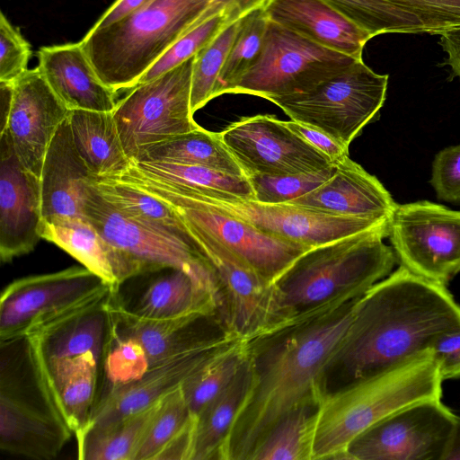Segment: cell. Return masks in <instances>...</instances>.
Masks as SVG:
<instances>
[{"instance_id": "1", "label": "cell", "mask_w": 460, "mask_h": 460, "mask_svg": "<svg viewBox=\"0 0 460 460\" xmlns=\"http://www.w3.org/2000/svg\"><path fill=\"white\" fill-rule=\"evenodd\" d=\"M361 296L344 305L300 314L280 329L248 342L252 382L227 438L223 460H250L286 414L301 405L320 402L325 367Z\"/></svg>"}, {"instance_id": "2", "label": "cell", "mask_w": 460, "mask_h": 460, "mask_svg": "<svg viewBox=\"0 0 460 460\" xmlns=\"http://www.w3.org/2000/svg\"><path fill=\"white\" fill-rule=\"evenodd\" d=\"M460 330V305L446 286L403 266L358 299L353 319L323 376V397L429 350L440 336Z\"/></svg>"}, {"instance_id": "3", "label": "cell", "mask_w": 460, "mask_h": 460, "mask_svg": "<svg viewBox=\"0 0 460 460\" xmlns=\"http://www.w3.org/2000/svg\"><path fill=\"white\" fill-rule=\"evenodd\" d=\"M270 0H153L80 43L100 79L118 92L136 86L179 39L213 15L235 5Z\"/></svg>"}, {"instance_id": "4", "label": "cell", "mask_w": 460, "mask_h": 460, "mask_svg": "<svg viewBox=\"0 0 460 460\" xmlns=\"http://www.w3.org/2000/svg\"><path fill=\"white\" fill-rule=\"evenodd\" d=\"M442 377L431 350L325 394L319 403L313 460H344L365 430L411 403L441 398Z\"/></svg>"}, {"instance_id": "5", "label": "cell", "mask_w": 460, "mask_h": 460, "mask_svg": "<svg viewBox=\"0 0 460 460\" xmlns=\"http://www.w3.org/2000/svg\"><path fill=\"white\" fill-rule=\"evenodd\" d=\"M388 234L360 232L305 251L276 282L286 309L296 317L363 295L397 261L383 241Z\"/></svg>"}, {"instance_id": "6", "label": "cell", "mask_w": 460, "mask_h": 460, "mask_svg": "<svg viewBox=\"0 0 460 460\" xmlns=\"http://www.w3.org/2000/svg\"><path fill=\"white\" fill-rule=\"evenodd\" d=\"M72 433L29 338L1 341V450L31 459L51 460Z\"/></svg>"}, {"instance_id": "7", "label": "cell", "mask_w": 460, "mask_h": 460, "mask_svg": "<svg viewBox=\"0 0 460 460\" xmlns=\"http://www.w3.org/2000/svg\"><path fill=\"white\" fill-rule=\"evenodd\" d=\"M388 75L358 59L344 70L299 94L270 97L292 120L329 135L349 149L373 121L386 98Z\"/></svg>"}, {"instance_id": "8", "label": "cell", "mask_w": 460, "mask_h": 460, "mask_svg": "<svg viewBox=\"0 0 460 460\" xmlns=\"http://www.w3.org/2000/svg\"><path fill=\"white\" fill-rule=\"evenodd\" d=\"M112 176L166 202L184 223L212 234L272 283L276 284L295 261L310 249L270 235L207 201L142 174L131 165L124 172Z\"/></svg>"}, {"instance_id": "9", "label": "cell", "mask_w": 460, "mask_h": 460, "mask_svg": "<svg viewBox=\"0 0 460 460\" xmlns=\"http://www.w3.org/2000/svg\"><path fill=\"white\" fill-rule=\"evenodd\" d=\"M196 250L213 267L221 288V319L237 338L252 341L291 323L275 283L259 274L230 248L208 232L186 224Z\"/></svg>"}, {"instance_id": "10", "label": "cell", "mask_w": 460, "mask_h": 460, "mask_svg": "<svg viewBox=\"0 0 460 460\" xmlns=\"http://www.w3.org/2000/svg\"><path fill=\"white\" fill-rule=\"evenodd\" d=\"M356 60L270 20L258 59L228 93L251 94L266 100L303 93Z\"/></svg>"}, {"instance_id": "11", "label": "cell", "mask_w": 460, "mask_h": 460, "mask_svg": "<svg viewBox=\"0 0 460 460\" xmlns=\"http://www.w3.org/2000/svg\"><path fill=\"white\" fill-rule=\"evenodd\" d=\"M194 57L129 89L112 111L126 155L136 159L147 146L199 128L190 109Z\"/></svg>"}, {"instance_id": "12", "label": "cell", "mask_w": 460, "mask_h": 460, "mask_svg": "<svg viewBox=\"0 0 460 460\" xmlns=\"http://www.w3.org/2000/svg\"><path fill=\"white\" fill-rule=\"evenodd\" d=\"M83 211L101 234L138 261L146 273L181 270L215 296L222 311L217 276L210 263L190 244L123 215L88 182L84 186Z\"/></svg>"}, {"instance_id": "13", "label": "cell", "mask_w": 460, "mask_h": 460, "mask_svg": "<svg viewBox=\"0 0 460 460\" xmlns=\"http://www.w3.org/2000/svg\"><path fill=\"white\" fill-rule=\"evenodd\" d=\"M388 237L401 266L447 286L460 272V210L429 200L397 204Z\"/></svg>"}, {"instance_id": "14", "label": "cell", "mask_w": 460, "mask_h": 460, "mask_svg": "<svg viewBox=\"0 0 460 460\" xmlns=\"http://www.w3.org/2000/svg\"><path fill=\"white\" fill-rule=\"evenodd\" d=\"M117 290L85 267L22 278L0 298V341L26 336L110 290Z\"/></svg>"}, {"instance_id": "15", "label": "cell", "mask_w": 460, "mask_h": 460, "mask_svg": "<svg viewBox=\"0 0 460 460\" xmlns=\"http://www.w3.org/2000/svg\"><path fill=\"white\" fill-rule=\"evenodd\" d=\"M456 419L440 399L411 403L358 435L344 460H443Z\"/></svg>"}, {"instance_id": "16", "label": "cell", "mask_w": 460, "mask_h": 460, "mask_svg": "<svg viewBox=\"0 0 460 460\" xmlns=\"http://www.w3.org/2000/svg\"><path fill=\"white\" fill-rule=\"evenodd\" d=\"M171 187L207 201L270 235L309 248L360 232L389 228L390 219L337 216L292 203H262L255 199H242L230 193H201Z\"/></svg>"}, {"instance_id": "17", "label": "cell", "mask_w": 460, "mask_h": 460, "mask_svg": "<svg viewBox=\"0 0 460 460\" xmlns=\"http://www.w3.org/2000/svg\"><path fill=\"white\" fill-rule=\"evenodd\" d=\"M218 135L247 177L296 174L335 166L285 121L271 115L242 118Z\"/></svg>"}, {"instance_id": "18", "label": "cell", "mask_w": 460, "mask_h": 460, "mask_svg": "<svg viewBox=\"0 0 460 460\" xmlns=\"http://www.w3.org/2000/svg\"><path fill=\"white\" fill-rule=\"evenodd\" d=\"M238 341L243 340L226 332L151 366L137 380L105 390L96 398L84 431L108 425L160 401Z\"/></svg>"}, {"instance_id": "19", "label": "cell", "mask_w": 460, "mask_h": 460, "mask_svg": "<svg viewBox=\"0 0 460 460\" xmlns=\"http://www.w3.org/2000/svg\"><path fill=\"white\" fill-rule=\"evenodd\" d=\"M68 114L39 66L13 81L12 107L2 132L9 134L20 163L39 178L49 146Z\"/></svg>"}, {"instance_id": "20", "label": "cell", "mask_w": 460, "mask_h": 460, "mask_svg": "<svg viewBox=\"0 0 460 460\" xmlns=\"http://www.w3.org/2000/svg\"><path fill=\"white\" fill-rule=\"evenodd\" d=\"M0 136V257L9 262L42 238V197L40 178L20 163L7 131Z\"/></svg>"}, {"instance_id": "21", "label": "cell", "mask_w": 460, "mask_h": 460, "mask_svg": "<svg viewBox=\"0 0 460 460\" xmlns=\"http://www.w3.org/2000/svg\"><path fill=\"white\" fill-rule=\"evenodd\" d=\"M109 333L134 342L148 368L228 332L217 315L190 314L169 319H149L132 313L119 291L107 300Z\"/></svg>"}, {"instance_id": "22", "label": "cell", "mask_w": 460, "mask_h": 460, "mask_svg": "<svg viewBox=\"0 0 460 460\" xmlns=\"http://www.w3.org/2000/svg\"><path fill=\"white\" fill-rule=\"evenodd\" d=\"M324 213L390 219L397 203L381 181L349 156L335 164L332 176L290 202Z\"/></svg>"}, {"instance_id": "23", "label": "cell", "mask_w": 460, "mask_h": 460, "mask_svg": "<svg viewBox=\"0 0 460 460\" xmlns=\"http://www.w3.org/2000/svg\"><path fill=\"white\" fill-rule=\"evenodd\" d=\"M41 237L66 251L111 287L146 274L143 265L110 243L84 217H57L43 220Z\"/></svg>"}, {"instance_id": "24", "label": "cell", "mask_w": 460, "mask_h": 460, "mask_svg": "<svg viewBox=\"0 0 460 460\" xmlns=\"http://www.w3.org/2000/svg\"><path fill=\"white\" fill-rule=\"evenodd\" d=\"M38 59L47 83L69 111L116 108L117 92L100 79L80 41L42 47Z\"/></svg>"}, {"instance_id": "25", "label": "cell", "mask_w": 460, "mask_h": 460, "mask_svg": "<svg viewBox=\"0 0 460 460\" xmlns=\"http://www.w3.org/2000/svg\"><path fill=\"white\" fill-rule=\"evenodd\" d=\"M110 290L56 319L41 324L26 336L40 360L93 354L100 361L109 333L107 300Z\"/></svg>"}, {"instance_id": "26", "label": "cell", "mask_w": 460, "mask_h": 460, "mask_svg": "<svg viewBox=\"0 0 460 460\" xmlns=\"http://www.w3.org/2000/svg\"><path fill=\"white\" fill-rule=\"evenodd\" d=\"M269 19L302 37L356 59L371 35L324 0H270Z\"/></svg>"}, {"instance_id": "27", "label": "cell", "mask_w": 460, "mask_h": 460, "mask_svg": "<svg viewBox=\"0 0 460 460\" xmlns=\"http://www.w3.org/2000/svg\"><path fill=\"white\" fill-rule=\"evenodd\" d=\"M93 175L75 146L66 118L49 146L42 165L43 220L84 216V186Z\"/></svg>"}, {"instance_id": "28", "label": "cell", "mask_w": 460, "mask_h": 460, "mask_svg": "<svg viewBox=\"0 0 460 460\" xmlns=\"http://www.w3.org/2000/svg\"><path fill=\"white\" fill-rule=\"evenodd\" d=\"M38 360L58 409L77 437L86 428L97 398L101 361L93 354Z\"/></svg>"}, {"instance_id": "29", "label": "cell", "mask_w": 460, "mask_h": 460, "mask_svg": "<svg viewBox=\"0 0 460 460\" xmlns=\"http://www.w3.org/2000/svg\"><path fill=\"white\" fill-rule=\"evenodd\" d=\"M75 146L96 176L119 175L128 169L112 111H69L67 117Z\"/></svg>"}, {"instance_id": "30", "label": "cell", "mask_w": 460, "mask_h": 460, "mask_svg": "<svg viewBox=\"0 0 460 460\" xmlns=\"http://www.w3.org/2000/svg\"><path fill=\"white\" fill-rule=\"evenodd\" d=\"M126 306L135 314L149 319H169L190 314L220 317L221 313L219 301L181 270H171L154 279L132 307Z\"/></svg>"}, {"instance_id": "31", "label": "cell", "mask_w": 460, "mask_h": 460, "mask_svg": "<svg viewBox=\"0 0 460 460\" xmlns=\"http://www.w3.org/2000/svg\"><path fill=\"white\" fill-rule=\"evenodd\" d=\"M252 382L249 358L196 420L190 460H223L227 438Z\"/></svg>"}, {"instance_id": "32", "label": "cell", "mask_w": 460, "mask_h": 460, "mask_svg": "<svg viewBox=\"0 0 460 460\" xmlns=\"http://www.w3.org/2000/svg\"><path fill=\"white\" fill-rule=\"evenodd\" d=\"M88 183L123 215L144 226L176 236L195 248L190 231L166 202L115 176L93 175Z\"/></svg>"}, {"instance_id": "33", "label": "cell", "mask_w": 460, "mask_h": 460, "mask_svg": "<svg viewBox=\"0 0 460 460\" xmlns=\"http://www.w3.org/2000/svg\"><path fill=\"white\" fill-rule=\"evenodd\" d=\"M195 425L181 385L163 399L134 460H190Z\"/></svg>"}, {"instance_id": "34", "label": "cell", "mask_w": 460, "mask_h": 460, "mask_svg": "<svg viewBox=\"0 0 460 460\" xmlns=\"http://www.w3.org/2000/svg\"><path fill=\"white\" fill-rule=\"evenodd\" d=\"M131 161L200 165L232 175L246 176L218 132L201 127L151 145Z\"/></svg>"}, {"instance_id": "35", "label": "cell", "mask_w": 460, "mask_h": 460, "mask_svg": "<svg viewBox=\"0 0 460 460\" xmlns=\"http://www.w3.org/2000/svg\"><path fill=\"white\" fill-rule=\"evenodd\" d=\"M163 399L144 410L108 425L86 429L75 437L78 459L134 460Z\"/></svg>"}, {"instance_id": "36", "label": "cell", "mask_w": 460, "mask_h": 460, "mask_svg": "<svg viewBox=\"0 0 460 460\" xmlns=\"http://www.w3.org/2000/svg\"><path fill=\"white\" fill-rule=\"evenodd\" d=\"M142 174L168 185L201 193L225 192L246 199H254L247 176L225 173L200 165L166 162L131 161Z\"/></svg>"}, {"instance_id": "37", "label": "cell", "mask_w": 460, "mask_h": 460, "mask_svg": "<svg viewBox=\"0 0 460 460\" xmlns=\"http://www.w3.org/2000/svg\"><path fill=\"white\" fill-rule=\"evenodd\" d=\"M319 403L304 404L286 414L250 460H313Z\"/></svg>"}, {"instance_id": "38", "label": "cell", "mask_w": 460, "mask_h": 460, "mask_svg": "<svg viewBox=\"0 0 460 460\" xmlns=\"http://www.w3.org/2000/svg\"><path fill=\"white\" fill-rule=\"evenodd\" d=\"M372 38L384 33H429L414 13L393 0H324Z\"/></svg>"}, {"instance_id": "39", "label": "cell", "mask_w": 460, "mask_h": 460, "mask_svg": "<svg viewBox=\"0 0 460 460\" xmlns=\"http://www.w3.org/2000/svg\"><path fill=\"white\" fill-rule=\"evenodd\" d=\"M248 358V341H238L208 362L183 385L182 391L195 420L232 382Z\"/></svg>"}, {"instance_id": "40", "label": "cell", "mask_w": 460, "mask_h": 460, "mask_svg": "<svg viewBox=\"0 0 460 460\" xmlns=\"http://www.w3.org/2000/svg\"><path fill=\"white\" fill-rule=\"evenodd\" d=\"M265 6L258 4H238L208 18L171 46L137 84L151 81L191 58L232 22Z\"/></svg>"}, {"instance_id": "41", "label": "cell", "mask_w": 460, "mask_h": 460, "mask_svg": "<svg viewBox=\"0 0 460 460\" xmlns=\"http://www.w3.org/2000/svg\"><path fill=\"white\" fill-rule=\"evenodd\" d=\"M247 15L225 28L194 56L190 89V109L193 114L214 99L217 81Z\"/></svg>"}, {"instance_id": "42", "label": "cell", "mask_w": 460, "mask_h": 460, "mask_svg": "<svg viewBox=\"0 0 460 460\" xmlns=\"http://www.w3.org/2000/svg\"><path fill=\"white\" fill-rule=\"evenodd\" d=\"M270 19L264 7L249 13L217 81L213 98L228 93L232 86L258 59Z\"/></svg>"}, {"instance_id": "43", "label": "cell", "mask_w": 460, "mask_h": 460, "mask_svg": "<svg viewBox=\"0 0 460 460\" xmlns=\"http://www.w3.org/2000/svg\"><path fill=\"white\" fill-rule=\"evenodd\" d=\"M335 166L287 175H250L254 199L262 203H288L322 185L333 174Z\"/></svg>"}, {"instance_id": "44", "label": "cell", "mask_w": 460, "mask_h": 460, "mask_svg": "<svg viewBox=\"0 0 460 460\" xmlns=\"http://www.w3.org/2000/svg\"><path fill=\"white\" fill-rule=\"evenodd\" d=\"M30 43L14 28L4 13L0 14V81L13 82L28 68Z\"/></svg>"}, {"instance_id": "45", "label": "cell", "mask_w": 460, "mask_h": 460, "mask_svg": "<svg viewBox=\"0 0 460 460\" xmlns=\"http://www.w3.org/2000/svg\"><path fill=\"white\" fill-rule=\"evenodd\" d=\"M429 182L439 200L460 204V145L447 146L435 155Z\"/></svg>"}, {"instance_id": "46", "label": "cell", "mask_w": 460, "mask_h": 460, "mask_svg": "<svg viewBox=\"0 0 460 460\" xmlns=\"http://www.w3.org/2000/svg\"><path fill=\"white\" fill-rule=\"evenodd\" d=\"M393 1L417 15L429 29L430 34L438 35L460 26V0Z\"/></svg>"}, {"instance_id": "47", "label": "cell", "mask_w": 460, "mask_h": 460, "mask_svg": "<svg viewBox=\"0 0 460 460\" xmlns=\"http://www.w3.org/2000/svg\"><path fill=\"white\" fill-rule=\"evenodd\" d=\"M430 350L438 362L443 380L460 376V330L438 338Z\"/></svg>"}, {"instance_id": "48", "label": "cell", "mask_w": 460, "mask_h": 460, "mask_svg": "<svg viewBox=\"0 0 460 460\" xmlns=\"http://www.w3.org/2000/svg\"><path fill=\"white\" fill-rule=\"evenodd\" d=\"M285 124L293 132L325 155L334 165L349 157V149L324 132L292 119L285 121Z\"/></svg>"}, {"instance_id": "49", "label": "cell", "mask_w": 460, "mask_h": 460, "mask_svg": "<svg viewBox=\"0 0 460 460\" xmlns=\"http://www.w3.org/2000/svg\"><path fill=\"white\" fill-rule=\"evenodd\" d=\"M153 0H115V2L97 20L93 29L111 26L140 10Z\"/></svg>"}, {"instance_id": "50", "label": "cell", "mask_w": 460, "mask_h": 460, "mask_svg": "<svg viewBox=\"0 0 460 460\" xmlns=\"http://www.w3.org/2000/svg\"><path fill=\"white\" fill-rule=\"evenodd\" d=\"M438 36V43L447 55L446 64L460 78V26L444 31Z\"/></svg>"}, {"instance_id": "51", "label": "cell", "mask_w": 460, "mask_h": 460, "mask_svg": "<svg viewBox=\"0 0 460 460\" xmlns=\"http://www.w3.org/2000/svg\"><path fill=\"white\" fill-rule=\"evenodd\" d=\"M13 96V82L0 81V132H2L5 128L8 116L12 107Z\"/></svg>"}, {"instance_id": "52", "label": "cell", "mask_w": 460, "mask_h": 460, "mask_svg": "<svg viewBox=\"0 0 460 460\" xmlns=\"http://www.w3.org/2000/svg\"><path fill=\"white\" fill-rule=\"evenodd\" d=\"M443 460H460V417L456 416L454 430Z\"/></svg>"}]
</instances>
